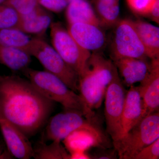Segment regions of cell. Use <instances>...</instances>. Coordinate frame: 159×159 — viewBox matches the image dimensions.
<instances>
[{"label": "cell", "instance_id": "6da1fadb", "mask_svg": "<svg viewBox=\"0 0 159 159\" xmlns=\"http://www.w3.org/2000/svg\"><path fill=\"white\" fill-rule=\"evenodd\" d=\"M54 102L42 95L29 80L0 76V119L13 124L29 138L45 124Z\"/></svg>", "mask_w": 159, "mask_h": 159}, {"label": "cell", "instance_id": "7a4b0ae2", "mask_svg": "<svg viewBox=\"0 0 159 159\" xmlns=\"http://www.w3.org/2000/svg\"><path fill=\"white\" fill-rule=\"evenodd\" d=\"M117 73L111 60L98 52L91 54L84 71L79 76L78 91L92 110L102 105L107 89Z\"/></svg>", "mask_w": 159, "mask_h": 159}, {"label": "cell", "instance_id": "3957f363", "mask_svg": "<svg viewBox=\"0 0 159 159\" xmlns=\"http://www.w3.org/2000/svg\"><path fill=\"white\" fill-rule=\"evenodd\" d=\"M23 71L36 89L47 99L58 102L65 110L82 112L89 120L96 119L94 111L89 108L80 95L69 88L57 76L45 70L27 68Z\"/></svg>", "mask_w": 159, "mask_h": 159}, {"label": "cell", "instance_id": "277c9868", "mask_svg": "<svg viewBox=\"0 0 159 159\" xmlns=\"http://www.w3.org/2000/svg\"><path fill=\"white\" fill-rule=\"evenodd\" d=\"M159 139V112L144 117L116 142L114 148L120 159H133L142 148Z\"/></svg>", "mask_w": 159, "mask_h": 159}, {"label": "cell", "instance_id": "5b68a950", "mask_svg": "<svg viewBox=\"0 0 159 159\" xmlns=\"http://www.w3.org/2000/svg\"><path fill=\"white\" fill-rule=\"evenodd\" d=\"M28 52L38 60L45 71L57 76L72 90L78 92V74L45 41L40 38H32Z\"/></svg>", "mask_w": 159, "mask_h": 159}, {"label": "cell", "instance_id": "8992f818", "mask_svg": "<svg viewBox=\"0 0 159 159\" xmlns=\"http://www.w3.org/2000/svg\"><path fill=\"white\" fill-rule=\"evenodd\" d=\"M50 28L52 47L66 63L80 76L92 53L80 47L60 23H52Z\"/></svg>", "mask_w": 159, "mask_h": 159}, {"label": "cell", "instance_id": "52a82bcc", "mask_svg": "<svg viewBox=\"0 0 159 159\" xmlns=\"http://www.w3.org/2000/svg\"><path fill=\"white\" fill-rule=\"evenodd\" d=\"M126 93L118 72L107 89L104 97L107 133L112 142L122 135V114Z\"/></svg>", "mask_w": 159, "mask_h": 159}, {"label": "cell", "instance_id": "ba28073f", "mask_svg": "<svg viewBox=\"0 0 159 159\" xmlns=\"http://www.w3.org/2000/svg\"><path fill=\"white\" fill-rule=\"evenodd\" d=\"M115 26L111 46L113 60L124 57L147 59L144 46L131 20H119Z\"/></svg>", "mask_w": 159, "mask_h": 159}, {"label": "cell", "instance_id": "9c48e42d", "mask_svg": "<svg viewBox=\"0 0 159 159\" xmlns=\"http://www.w3.org/2000/svg\"><path fill=\"white\" fill-rule=\"evenodd\" d=\"M97 119L71 133L62 141L69 153L87 152L92 148L113 147L107 134L97 123Z\"/></svg>", "mask_w": 159, "mask_h": 159}, {"label": "cell", "instance_id": "30bf717a", "mask_svg": "<svg viewBox=\"0 0 159 159\" xmlns=\"http://www.w3.org/2000/svg\"><path fill=\"white\" fill-rule=\"evenodd\" d=\"M82 112L75 110H65L51 118L45 132L48 141L61 142L74 130L83 127L89 122Z\"/></svg>", "mask_w": 159, "mask_h": 159}, {"label": "cell", "instance_id": "8fae6325", "mask_svg": "<svg viewBox=\"0 0 159 159\" xmlns=\"http://www.w3.org/2000/svg\"><path fill=\"white\" fill-rule=\"evenodd\" d=\"M150 70L138 87L142 97L143 118L158 111L159 109V58L151 60Z\"/></svg>", "mask_w": 159, "mask_h": 159}, {"label": "cell", "instance_id": "7c38bea8", "mask_svg": "<svg viewBox=\"0 0 159 159\" xmlns=\"http://www.w3.org/2000/svg\"><path fill=\"white\" fill-rule=\"evenodd\" d=\"M68 31L82 48L89 52H98L105 46L106 37L100 26L89 23L69 25Z\"/></svg>", "mask_w": 159, "mask_h": 159}, {"label": "cell", "instance_id": "4fadbf2b", "mask_svg": "<svg viewBox=\"0 0 159 159\" xmlns=\"http://www.w3.org/2000/svg\"><path fill=\"white\" fill-rule=\"evenodd\" d=\"M0 129L7 148L13 157L29 159L33 157V147L29 138L7 120L0 119Z\"/></svg>", "mask_w": 159, "mask_h": 159}, {"label": "cell", "instance_id": "5bb4252c", "mask_svg": "<svg viewBox=\"0 0 159 159\" xmlns=\"http://www.w3.org/2000/svg\"><path fill=\"white\" fill-rule=\"evenodd\" d=\"M113 62L123 82L128 87L145 79L151 66L147 59L124 57L113 61Z\"/></svg>", "mask_w": 159, "mask_h": 159}, {"label": "cell", "instance_id": "9a60e30c", "mask_svg": "<svg viewBox=\"0 0 159 159\" xmlns=\"http://www.w3.org/2000/svg\"><path fill=\"white\" fill-rule=\"evenodd\" d=\"M129 87L122 111V136L143 118L142 99L138 87L132 85Z\"/></svg>", "mask_w": 159, "mask_h": 159}, {"label": "cell", "instance_id": "2e32d148", "mask_svg": "<svg viewBox=\"0 0 159 159\" xmlns=\"http://www.w3.org/2000/svg\"><path fill=\"white\" fill-rule=\"evenodd\" d=\"M135 29L151 60L159 58V28L142 20L133 21Z\"/></svg>", "mask_w": 159, "mask_h": 159}, {"label": "cell", "instance_id": "e0dca14e", "mask_svg": "<svg viewBox=\"0 0 159 159\" xmlns=\"http://www.w3.org/2000/svg\"><path fill=\"white\" fill-rule=\"evenodd\" d=\"M52 20L51 15L39 6L29 14L21 16L17 29L26 34L41 35L51 26Z\"/></svg>", "mask_w": 159, "mask_h": 159}, {"label": "cell", "instance_id": "ac0fdd59", "mask_svg": "<svg viewBox=\"0 0 159 159\" xmlns=\"http://www.w3.org/2000/svg\"><path fill=\"white\" fill-rule=\"evenodd\" d=\"M66 17L69 25L89 23L101 26L93 8L87 0H68Z\"/></svg>", "mask_w": 159, "mask_h": 159}, {"label": "cell", "instance_id": "d6986e66", "mask_svg": "<svg viewBox=\"0 0 159 159\" xmlns=\"http://www.w3.org/2000/svg\"><path fill=\"white\" fill-rule=\"evenodd\" d=\"M31 61V55L27 51L0 45V63L10 70L24 71Z\"/></svg>", "mask_w": 159, "mask_h": 159}, {"label": "cell", "instance_id": "ffe728a7", "mask_svg": "<svg viewBox=\"0 0 159 159\" xmlns=\"http://www.w3.org/2000/svg\"><path fill=\"white\" fill-rule=\"evenodd\" d=\"M101 26H115L119 20L120 0H91Z\"/></svg>", "mask_w": 159, "mask_h": 159}, {"label": "cell", "instance_id": "44dd1931", "mask_svg": "<svg viewBox=\"0 0 159 159\" xmlns=\"http://www.w3.org/2000/svg\"><path fill=\"white\" fill-rule=\"evenodd\" d=\"M61 142L53 141L49 145L39 142L33 148L35 159H70V155Z\"/></svg>", "mask_w": 159, "mask_h": 159}, {"label": "cell", "instance_id": "7402d4cb", "mask_svg": "<svg viewBox=\"0 0 159 159\" xmlns=\"http://www.w3.org/2000/svg\"><path fill=\"white\" fill-rule=\"evenodd\" d=\"M32 38L20 29L0 30V45L24 50L28 52Z\"/></svg>", "mask_w": 159, "mask_h": 159}, {"label": "cell", "instance_id": "603a6c76", "mask_svg": "<svg viewBox=\"0 0 159 159\" xmlns=\"http://www.w3.org/2000/svg\"><path fill=\"white\" fill-rule=\"evenodd\" d=\"M20 20L19 13L11 6L5 4L0 5V30L18 29Z\"/></svg>", "mask_w": 159, "mask_h": 159}, {"label": "cell", "instance_id": "cb8c5ba5", "mask_svg": "<svg viewBox=\"0 0 159 159\" xmlns=\"http://www.w3.org/2000/svg\"><path fill=\"white\" fill-rule=\"evenodd\" d=\"M4 4L11 6L20 16L29 14L39 6L38 0H7Z\"/></svg>", "mask_w": 159, "mask_h": 159}, {"label": "cell", "instance_id": "d4e9b609", "mask_svg": "<svg viewBox=\"0 0 159 159\" xmlns=\"http://www.w3.org/2000/svg\"><path fill=\"white\" fill-rule=\"evenodd\" d=\"M156 0H126L131 10L140 15L147 16Z\"/></svg>", "mask_w": 159, "mask_h": 159}, {"label": "cell", "instance_id": "484cf974", "mask_svg": "<svg viewBox=\"0 0 159 159\" xmlns=\"http://www.w3.org/2000/svg\"><path fill=\"white\" fill-rule=\"evenodd\" d=\"M159 139L142 148L133 159H159Z\"/></svg>", "mask_w": 159, "mask_h": 159}, {"label": "cell", "instance_id": "4316f807", "mask_svg": "<svg viewBox=\"0 0 159 159\" xmlns=\"http://www.w3.org/2000/svg\"><path fill=\"white\" fill-rule=\"evenodd\" d=\"M39 4L49 11L60 12L66 8L68 0H38Z\"/></svg>", "mask_w": 159, "mask_h": 159}, {"label": "cell", "instance_id": "83f0119b", "mask_svg": "<svg viewBox=\"0 0 159 159\" xmlns=\"http://www.w3.org/2000/svg\"><path fill=\"white\" fill-rule=\"evenodd\" d=\"M93 154L90 155L91 159H115L118 157V154L114 147L108 148H96Z\"/></svg>", "mask_w": 159, "mask_h": 159}, {"label": "cell", "instance_id": "f1b7e54d", "mask_svg": "<svg viewBox=\"0 0 159 159\" xmlns=\"http://www.w3.org/2000/svg\"><path fill=\"white\" fill-rule=\"evenodd\" d=\"M147 16L154 22L159 23V0H156L148 11Z\"/></svg>", "mask_w": 159, "mask_h": 159}, {"label": "cell", "instance_id": "f546056e", "mask_svg": "<svg viewBox=\"0 0 159 159\" xmlns=\"http://www.w3.org/2000/svg\"><path fill=\"white\" fill-rule=\"evenodd\" d=\"M14 157L10 153L5 142L0 140V159H12Z\"/></svg>", "mask_w": 159, "mask_h": 159}, {"label": "cell", "instance_id": "4dcf8cb0", "mask_svg": "<svg viewBox=\"0 0 159 159\" xmlns=\"http://www.w3.org/2000/svg\"><path fill=\"white\" fill-rule=\"evenodd\" d=\"M70 154V159H91L90 155L87 152H76Z\"/></svg>", "mask_w": 159, "mask_h": 159}, {"label": "cell", "instance_id": "1f68e13d", "mask_svg": "<svg viewBox=\"0 0 159 159\" xmlns=\"http://www.w3.org/2000/svg\"><path fill=\"white\" fill-rule=\"evenodd\" d=\"M7 0H0V5H3L6 2Z\"/></svg>", "mask_w": 159, "mask_h": 159}]
</instances>
